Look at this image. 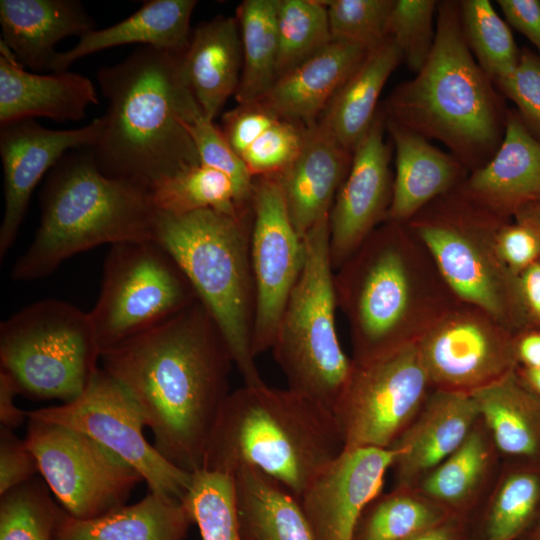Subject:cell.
Segmentation results:
<instances>
[{"label":"cell","instance_id":"603a6c76","mask_svg":"<svg viewBox=\"0 0 540 540\" xmlns=\"http://www.w3.org/2000/svg\"><path fill=\"white\" fill-rule=\"evenodd\" d=\"M89 78L74 72L41 75L27 71L0 41V126L45 117L80 121L98 104Z\"/></svg>","mask_w":540,"mask_h":540},{"label":"cell","instance_id":"44dd1931","mask_svg":"<svg viewBox=\"0 0 540 540\" xmlns=\"http://www.w3.org/2000/svg\"><path fill=\"white\" fill-rule=\"evenodd\" d=\"M478 418L471 395L433 389L392 446L395 485L415 486L459 447Z\"/></svg>","mask_w":540,"mask_h":540},{"label":"cell","instance_id":"4dcf8cb0","mask_svg":"<svg viewBox=\"0 0 540 540\" xmlns=\"http://www.w3.org/2000/svg\"><path fill=\"white\" fill-rule=\"evenodd\" d=\"M220 129L255 178L282 172L298 155L306 128L258 100L226 112Z\"/></svg>","mask_w":540,"mask_h":540},{"label":"cell","instance_id":"7402d4cb","mask_svg":"<svg viewBox=\"0 0 540 540\" xmlns=\"http://www.w3.org/2000/svg\"><path fill=\"white\" fill-rule=\"evenodd\" d=\"M461 187L506 219L540 201V142L525 128L515 109L508 110L504 138L494 156L469 173Z\"/></svg>","mask_w":540,"mask_h":540},{"label":"cell","instance_id":"9a60e30c","mask_svg":"<svg viewBox=\"0 0 540 540\" xmlns=\"http://www.w3.org/2000/svg\"><path fill=\"white\" fill-rule=\"evenodd\" d=\"M514 335L485 312L461 302L416 344L433 389L472 395L516 369Z\"/></svg>","mask_w":540,"mask_h":540},{"label":"cell","instance_id":"5b68a950","mask_svg":"<svg viewBox=\"0 0 540 540\" xmlns=\"http://www.w3.org/2000/svg\"><path fill=\"white\" fill-rule=\"evenodd\" d=\"M344 449L328 407L290 388L244 384L222 408L202 469L233 475L254 467L299 498Z\"/></svg>","mask_w":540,"mask_h":540},{"label":"cell","instance_id":"6f0895ef","mask_svg":"<svg viewBox=\"0 0 540 540\" xmlns=\"http://www.w3.org/2000/svg\"><path fill=\"white\" fill-rule=\"evenodd\" d=\"M519 540H540V514Z\"/></svg>","mask_w":540,"mask_h":540},{"label":"cell","instance_id":"cb8c5ba5","mask_svg":"<svg viewBox=\"0 0 540 540\" xmlns=\"http://www.w3.org/2000/svg\"><path fill=\"white\" fill-rule=\"evenodd\" d=\"M367 54L358 45L332 40L281 75L259 100L284 119L312 127Z\"/></svg>","mask_w":540,"mask_h":540},{"label":"cell","instance_id":"9c48e42d","mask_svg":"<svg viewBox=\"0 0 540 540\" xmlns=\"http://www.w3.org/2000/svg\"><path fill=\"white\" fill-rule=\"evenodd\" d=\"M305 261L271 346L288 388L333 411L352 366L336 329L329 216L304 237Z\"/></svg>","mask_w":540,"mask_h":540},{"label":"cell","instance_id":"277c9868","mask_svg":"<svg viewBox=\"0 0 540 540\" xmlns=\"http://www.w3.org/2000/svg\"><path fill=\"white\" fill-rule=\"evenodd\" d=\"M379 107L386 120L443 143L470 173L494 156L509 108L467 46L459 1H438L429 58Z\"/></svg>","mask_w":540,"mask_h":540},{"label":"cell","instance_id":"30bf717a","mask_svg":"<svg viewBox=\"0 0 540 540\" xmlns=\"http://www.w3.org/2000/svg\"><path fill=\"white\" fill-rule=\"evenodd\" d=\"M89 313L56 299L34 302L1 322V371L19 393L63 403L79 397L99 369Z\"/></svg>","mask_w":540,"mask_h":540},{"label":"cell","instance_id":"bcb514c9","mask_svg":"<svg viewBox=\"0 0 540 540\" xmlns=\"http://www.w3.org/2000/svg\"><path fill=\"white\" fill-rule=\"evenodd\" d=\"M495 85L515 104L523 125L540 142V56L523 47L516 68Z\"/></svg>","mask_w":540,"mask_h":540},{"label":"cell","instance_id":"e0dca14e","mask_svg":"<svg viewBox=\"0 0 540 540\" xmlns=\"http://www.w3.org/2000/svg\"><path fill=\"white\" fill-rule=\"evenodd\" d=\"M380 110L353 151L349 172L329 213V249L336 271L387 219L392 199V142Z\"/></svg>","mask_w":540,"mask_h":540},{"label":"cell","instance_id":"8d00e7d4","mask_svg":"<svg viewBox=\"0 0 540 540\" xmlns=\"http://www.w3.org/2000/svg\"><path fill=\"white\" fill-rule=\"evenodd\" d=\"M150 190L157 211L170 215L204 209L239 214L251 207L227 174L202 163L161 179Z\"/></svg>","mask_w":540,"mask_h":540},{"label":"cell","instance_id":"db71d44e","mask_svg":"<svg viewBox=\"0 0 540 540\" xmlns=\"http://www.w3.org/2000/svg\"><path fill=\"white\" fill-rule=\"evenodd\" d=\"M517 365L540 368V328L527 327L514 335Z\"/></svg>","mask_w":540,"mask_h":540},{"label":"cell","instance_id":"f907efd6","mask_svg":"<svg viewBox=\"0 0 540 540\" xmlns=\"http://www.w3.org/2000/svg\"><path fill=\"white\" fill-rule=\"evenodd\" d=\"M518 288L529 327L540 328V259L518 275Z\"/></svg>","mask_w":540,"mask_h":540},{"label":"cell","instance_id":"74e56055","mask_svg":"<svg viewBox=\"0 0 540 540\" xmlns=\"http://www.w3.org/2000/svg\"><path fill=\"white\" fill-rule=\"evenodd\" d=\"M451 515L415 487L395 485L367 505L353 540H405Z\"/></svg>","mask_w":540,"mask_h":540},{"label":"cell","instance_id":"ac0fdd59","mask_svg":"<svg viewBox=\"0 0 540 540\" xmlns=\"http://www.w3.org/2000/svg\"><path fill=\"white\" fill-rule=\"evenodd\" d=\"M104 116L76 129L54 130L34 119L0 127V155L4 175V213L0 226V258L13 246L26 215L32 192L46 172L69 151L90 148L98 140Z\"/></svg>","mask_w":540,"mask_h":540},{"label":"cell","instance_id":"ba28073f","mask_svg":"<svg viewBox=\"0 0 540 540\" xmlns=\"http://www.w3.org/2000/svg\"><path fill=\"white\" fill-rule=\"evenodd\" d=\"M461 184L428 203L407 225L454 297L516 334L529 327L518 275L503 263L496 247L499 228L511 219L477 202Z\"/></svg>","mask_w":540,"mask_h":540},{"label":"cell","instance_id":"d4e9b609","mask_svg":"<svg viewBox=\"0 0 540 540\" xmlns=\"http://www.w3.org/2000/svg\"><path fill=\"white\" fill-rule=\"evenodd\" d=\"M385 119V118H384ZM395 149V175L387 220L407 223L435 198L458 187L468 169L423 136L385 119Z\"/></svg>","mask_w":540,"mask_h":540},{"label":"cell","instance_id":"9f6ffc18","mask_svg":"<svg viewBox=\"0 0 540 540\" xmlns=\"http://www.w3.org/2000/svg\"><path fill=\"white\" fill-rule=\"evenodd\" d=\"M516 374L521 383L540 397V368L516 367Z\"/></svg>","mask_w":540,"mask_h":540},{"label":"cell","instance_id":"f5cc1de1","mask_svg":"<svg viewBox=\"0 0 540 540\" xmlns=\"http://www.w3.org/2000/svg\"><path fill=\"white\" fill-rule=\"evenodd\" d=\"M19 390L12 378L0 370V425L13 430L27 419V412L17 408L14 403Z\"/></svg>","mask_w":540,"mask_h":540},{"label":"cell","instance_id":"7bdbcfd3","mask_svg":"<svg viewBox=\"0 0 540 540\" xmlns=\"http://www.w3.org/2000/svg\"><path fill=\"white\" fill-rule=\"evenodd\" d=\"M181 123L192 139L202 164L227 174L243 200L251 201L254 177L226 141L221 129L208 120L190 90L181 105Z\"/></svg>","mask_w":540,"mask_h":540},{"label":"cell","instance_id":"816d5d0a","mask_svg":"<svg viewBox=\"0 0 540 540\" xmlns=\"http://www.w3.org/2000/svg\"><path fill=\"white\" fill-rule=\"evenodd\" d=\"M405 540H470V519L451 515Z\"/></svg>","mask_w":540,"mask_h":540},{"label":"cell","instance_id":"4316f807","mask_svg":"<svg viewBox=\"0 0 540 540\" xmlns=\"http://www.w3.org/2000/svg\"><path fill=\"white\" fill-rule=\"evenodd\" d=\"M181 71L203 115L214 121L240 81L242 47L236 18L216 16L200 23L182 55Z\"/></svg>","mask_w":540,"mask_h":540},{"label":"cell","instance_id":"836d02e7","mask_svg":"<svg viewBox=\"0 0 540 540\" xmlns=\"http://www.w3.org/2000/svg\"><path fill=\"white\" fill-rule=\"evenodd\" d=\"M238 520L245 540H314L299 498L262 471L233 473Z\"/></svg>","mask_w":540,"mask_h":540},{"label":"cell","instance_id":"11a10c76","mask_svg":"<svg viewBox=\"0 0 540 540\" xmlns=\"http://www.w3.org/2000/svg\"><path fill=\"white\" fill-rule=\"evenodd\" d=\"M513 219L528 225L540 242V201L523 207L514 215Z\"/></svg>","mask_w":540,"mask_h":540},{"label":"cell","instance_id":"f1b7e54d","mask_svg":"<svg viewBox=\"0 0 540 540\" xmlns=\"http://www.w3.org/2000/svg\"><path fill=\"white\" fill-rule=\"evenodd\" d=\"M501 463L479 417L459 447L413 487L451 514L470 519L491 489Z\"/></svg>","mask_w":540,"mask_h":540},{"label":"cell","instance_id":"6da1fadb","mask_svg":"<svg viewBox=\"0 0 540 540\" xmlns=\"http://www.w3.org/2000/svg\"><path fill=\"white\" fill-rule=\"evenodd\" d=\"M100 359L139 405L161 455L189 473L202 469L231 393L235 364L199 299L163 324L102 352Z\"/></svg>","mask_w":540,"mask_h":540},{"label":"cell","instance_id":"2e32d148","mask_svg":"<svg viewBox=\"0 0 540 540\" xmlns=\"http://www.w3.org/2000/svg\"><path fill=\"white\" fill-rule=\"evenodd\" d=\"M251 209L250 248L256 293L252 349L257 357L271 349L304 265L305 242L291 222L276 175L254 178Z\"/></svg>","mask_w":540,"mask_h":540},{"label":"cell","instance_id":"8fae6325","mask_svg":"<svg viewBox=\"0 0 540 540\" xmlns=\"http://www.w3.org/2000/svg\"><path fill=\"white\" fill-rule=\"evenodd\" d=\"M196 300L186 275L156 240L111 245L89 312L100 352L163 324Z\"/></svg>","mask_w":540,"mask_h":540},{"label":"cell","instance_id":"7c38bea8","mask_svg":"<svg viewBox=\"0 0 540 540\" xmlns=\"http://www.w3.org/2000/svg\"><path fill=\"white\" fill-rule=\"evenodd\" d=\"M433 390L416 342L368 361L352 360L333 407L345 448H391Z\"/></svg>","mask_w":540,"mask_h":540},{"label":"cell","instance_id":"3957f363","mask_svg":"<svg viewBox=\"0 0 540 540\" xmlns=\"http://www.w3.org/2000/svg\"><path fill=\"white\" fill-rule=\"evenodd\" d=\"M182 55L139 46L121 62L98 70L108 106L104 128L89 149L103 174L151 189L161 179L201 163L181 123L188 91Z\"/></svg>","mask_w":540,"mask_h":540},{"label":"cell","instance_id":"d6986e66","mask_svg":"<svg viewBox=\"0 0 540 540\" xmlns=\"http://www.w3.org/2000/svg\"><path fill=\"white\" fill-rule=\"evenodd\" d=\"M394 448H345L299 497L314 540H353L357 523L381 492Z\"/></svg>","mask_w":540,"mask_h":540},{"label":"cell","instance_id":"c3c4849f","mask_svg":"<svg viewBox=\"0 0 540 540\" xmlns=\"http://www.w3.org/2000/svg\"><path fill=\"white\" fill-rule=\"evenodd\" d=\"M39 472L35 456L25 440L10 429L0 428V495L32 479Z\"/></svg>","mask_w":540,"mask_h":540},{"label":"cell","instance_id":"f546056e","mask_svg":"<svg viewBox=\"0 0 540 540\" xmlns=\"http://www.w3.org/2000/svg\"><path fill=\"white\" fill-rule=\"evenodd\" d=\"M192 523L182 499L149 492L135 504L91 519L64 510L54 540H184Z\"/></svg>","mask_w":540,"mask_h":540},{"label":"cell","instance_id":"60d3db41","mask_svg":"<svg viewBox=\"0 0 540 540\" xmlns=\"http://www.w3.org/2000/svg\"><path fill=\"white\" fill-rule=\"evenodd\" d=\"M182 501L202 540H245L237 515L233 475L195 471Z\"/></svg>","mask_w":540,"mask_h":540},{"label":"cell","instance_id":"f35d334b","mask_svg":"<svg viewBox=\"0 0 540 540\" xmlns=\"http://www.w3.org/2000/svg\"><path fill=\"white\" fill-rule=\"evenodd\" d=\"M459 8L467 46L495 84L516 68L521 49L517 47L509 25L489 0H461Z\"/></svg>","mask_w":540,"mask_h":540},{"label":"cell","instance_id":"ffe728a7","mask_svg":"<svg viewBox=\"0 0 540 540\" xmlns=\"http://www.w3.org/2000/svg\"><path fill=\"white\" fill-rule=\"evenodd\" d=\"M352 155L317 122L305 129L296 158L276 174L289 217L302 239L329 216Z\"/></svg>","mask_w":540,"mask_h":540},{"label":"cell","instance_id":"ab89813d","mask_svg":"<svg viewBox=\"0 0 540 540\" xmlns=\"http://www.w3.org/2000/svg\"><path fill=\"white\" fill-rule=\"evenodd\" d=\"M276 24L278 78L333 40L324 0H278Z\"/></svg>","mask_w":540,"mask_h":540},{"label":"cell","instance_id":"52a82bcc","mask_svg":"<svg viewBox=\"0 0 540 540\" xmlns=\"http://www.w3.org/2000/svg\"><path fill=\"white\" fill-rule=\"evenodd\" d=\"M252 209L158 212L155 240L174 258L223 333L244 384L264 383L252 349L256 293Z\"/></svg>","mask_w":540,"mask_h":540},{"label":"cell","instance_id":"7a4b0ae2","mask_svg":"<svg viewBox=\"0 0 540 540\" xmlns=\"http://www.w3.org/2000/svg\"><path fill=\"white\" fill-rule=\"evenodd\" d=\"M425 247L407 223L385 221L334 271L353 361L415 343L454 303ZM452 294V293H451Z\"/></svg>","mask_w":540,"mask_h":540},{"label":"cell","instance_id":"83f0119b","mask_svg":"<svg viewBox=\"0 0 540 540\" xmlns=\"http://www.w3.org/2000/svg\"><path fill=\"white\" fill-rule=\"evenodd\" d=\"M195 0H150L124 20L81 36L69 50L58 52L51 65L52 73L68 71L75 61L112 47L140 44L182 54L190 37V20Z\"/></svg>","mask_w":540,"mask_h":540},{"label":"cell","instance_id":"ee69618b","mask_svg":"<svg viewBox=\"0 0 540 540\" xmlns=\"http://www.w3.org/2000/svg\"><path fill=\"white\" fill-rule=\"evenodd\" d=\"M333 40L370 52L388 38V21L395 0H324Z\"/></svg>","mask_w":540,"mask_h":540},{"label":"cell","instance_id":"7dc6e473","mask_svg":"<svg viewBox=\"0 0 540 540\" xmlns=\"http://www.w3.org/2000/svg\"><path fill=\"white\" fill-rule=\"evenodd\" d=\"M496 247L503 263L515 275L540 259V242L535 232L515 219L505 221L498 230Z\"/></svg>","mask_w":540,"mask_h":540},{"label":"cell","instance_id":"8992f818","mask_svg":"<svg viewBox=\"0 0 540 540\" xmlns=\"http://www.w3.org/2000/svg\"><path fill=\"white\" fill-rule=\"evenodd\" d=\"M40 200V224L12 268L14 280L46 277L66 259L99 245L155 240L158 211L150 188L103 174L89 148L59 160Z\"/></svg>","mask_w":540,"mask_h":540},{"label":"cell","instance_id":"5bb4252c","mask_svg":"<svg viewBox=\"0 0 540 540\" xmlns=\"http://www.w3.org/2000/svg\"><path fill=\"white\" fill-rule=\"evenodd\" d=\"M25 441L39 473L71 516L91 519L125 505L142 476L91 437L27 418Z\"/></svg>","mask_w":540,"mask_h":540},{"label":"cell","instance_id":"b9f144b4","mask_svg":"<svg viewBox=\"0 0 540 540\" xmlns=\"http://www.w3.org/2000/svg\"><path fill=\"white\" fill-rule=\"evenodd\" d=\"M48 488L34 477L0 495V540H54L64 509Z\"/></svg>","mask_w":540,"mask_h":540},{"label":"cell","instance_id":"484cf974","mask_svg":"<svg viewBox=\"0 0 540 540\" xmlns=\"http://www.w3.org/2000/svg\"><path fill=\"white\" fill-rule=\"evenodd\" d=\"M1 39L24 67L51 70L56 44L95 30L93 18L78 0H1Z\"/></svg>","mask_w":540,"mask_h":540},{"label":"cell","instance_id":"e575fe53","mask_svg":"<svg viewBox=\"0 0 540 540\" xmlns=\"http://www.w3.org/2000/svg\"><path fill=\"white\" fill-rule=\"evenodd\" d=\"M403 56L391 38L368 52L354 74L340 88L318 123L352 152L371 126L381 92Z\"/></svg>","mask_w":540,"mask_h":540},{"label":"cell","instance_id":"4fadbf2b","mask_svg":"<svg viewBox=\"0 0 540 540\" xmlns=\"http://www.w3.org/2000/svg\"><path fill=\"white\" fill-rule=\"evenodd\" d=\"M27 418L79 431L131 465L149 492L182 499L192 473L168 461L143 434L146 422L132 395L103 368L76 399L27 412Z\"/></svg>","mask_w":540,"mask_h":540},{"label":"cell","instance_id":"1f68e13d","mask_svg":"<svg viewBox=\"0 0 540 540\" xmlns=\"http://www.w3.org/2000/svg\"><path fill=\"white\" fill-rule=\"evenodd\" d=\"M471 396L502 460L540 461V397L516 369Z\"/></svg>","mask_w":540,"mask_h":540},{"label":"cell","instance_id":"d6a6232c","mask_svg":"<svg viewBox=\"0 0 540 540\" xmlns=\"http://www.w3.org/2000/svg\"><path fill=\"white\" fill-rule=\"evenodd\" d=\"M540 514V461L502 460L470 518V540H519Z\"/></svg>","mask_w":540,"mask_h":540},{"label":"cell","instance_id":"f6af8a7d","mask_svg":"<svg viewBox=\"0 0 540 540\" xmlns=\"http://www.w3.org/2000/svg\"><path fill=\"white\" fill-rule=\"evenodd\" d=\"M437 3L434 0H395L389 17L388 37L415 74L426 63L434 45Z\"/></svg>","mask_w":540,"mask_h":540},{"label":"cell","instance_id":"681fc988","mask_svg":"<svg viewBox=\"0 0 540 540\" xmlns=\"http://www.w3.org/2000/svg\"><path fill=\"white\" fill-rule=\"evenodd\" d=\"M506 23L524 35L540 56V0H497Z\"/></svg>","mask_w":540,"mask_h":540},{"label":"cell","instance_id":"d590c367","mask_svg":"<svg viewBox=\"0 0 540 540\" xmlns=\"http://www.w3.org/2000/svg\"><path fill=\"white\" fill-rule=\"evenodd\" d=\"M278 0H245L236 10L242 47L238 104L261 99L278 78Z\"/></svg>","mask_w":540,"mask_h":540}]
</instances>
